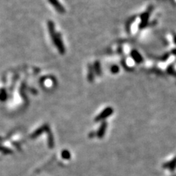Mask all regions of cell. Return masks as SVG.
I'll return each mask as SVG.
<instances>
[{"instance_id": "obj_1", "label": "cell", "mask_w": 176, "mask_h": 176, "mask_svg": "<svg viewBox=\"0 0 176 176\" xmlns=\"http://www.w3.org/2000/svg\"><path fill=\"white\" fill-rule=\"evenodd\" d=\"M48 29H49L50 35H51L52 40H54V43L55 45H56V46L57 47L58 50L60 51V53L64 54L65 52L64 45H63V42H62L61 37H60V35L55 33L54 23H52L51 22H49L48 24Z\"/></svg>"}, {"instance_id": "obj_2", "label": "cell", "mask_w": 176, "mask_h": 176, "mask_svg": "<svg viewBox=\"0 0 176 176\" xmlns=\"http://www.w3.org/2000/svg\"><path fill=\"white\" fill-rule=\"evenodd\" d=\"M112 112H113V110H112V108H110V107H108V108L105 109V110L103 111L100 115H98L97 117H96L95 121H100V120H103V119L107 118V117L112 115Z\"/></svg>"}, {"instance_id": "obj_3", "label": "cell", "mask_w": 176, "mask_h": 176, "mask_svg": "<svg viewBox=\"0 0 176 176\" xmlns=\"http://www.w3.org/2000/svg\"><path fill=\"white\" fill-rule=\"evenodd\" d=\"M48 1H49V2L54 6V7L57 10L58 13H65L64 7H63V5L60 4V1H59L58 0H48Z\"/></svg>"}, {"instance_id": "obj_4", "label": "cell", "mask_w": 176, "mask_h": 176, "mask_svg": "<svg viewBox=\"0 0 176 176\" xmlns=\"http://www.w3.org/2000/svg\"><path fill=\"white\" fill-rule=\"evenodd\" d=\"M175 167H176V158H175L173 160H172L171 161H169V162L167 163V164H165V165H164V168H167L169 169H173Z\"/></svg>"}, {"instance_id": "obj_5", "label": "cell", "mask_w": 176, "mask_h": 176, "mask_svg": "<svg viewBox=\"0 0 176 176\" xmlns=\"http://www.w3.org/2000/svg\"><path fill=\"white\" fill-rule=\"evenodd\" d=\"M106 128H107V123H103L101 126L100 127V129H99L98 133V136L99 137L101 138L104 136V133H105V131H106Z\"/></svg>"}, {"instance_id": "obj_6", "label": "cell", "mask_w": 176, "mask_h": 176, "mask_svg": "<svg viewBox=\"0 0 176 176\" xmlns=\"http://www.w3.org/2000/svg\"><path fill=\"white\" fill-rule=\"evenodd\" d=\"M132 55H133V58H134V60H136V61H137V62L141 61L142 57H141V56H140V55L139 54L137 53V52L133 51V53H132Z\"/></svg>"}, {"instance_id": "obj_7", "label": "cell", "mask_w": 176, "mask_h": 176, "mask_svg": "<svg viewBox=\"0 0 176 176\" xmlns=\"http://www.w3.org/2000/svg\"><path fill=\"white\" fill-rule=\"evenodd\" d=\"M62 156H63V157L66 159H70V157H71V154H70V153L68 152V151H63Z\"/></svg>"}, {"instance_id": "obj_8", "label": "cell", "mask_w": 176, "mask_h": 176, "mask_svg": "<svg viewBox=\"0 0 176 176\" xmlns=\"http://www.w3.org/2000/svg\"><path fill=\"white\" fill-rule=\"evenodd\" d=\"M95 70H96V72H97L98 74H99V73H101L100 65H99L98 63H96L95 65Z\"/></svg>"}, {"instance_id": "obj_9", "label": "cell", "mask_w": 176, "mask_h": 176, "mask_svg": "<svg viewBox=\"0 0 176 176\" xmlns=\"http://www.w3.org/2000/svg\"><path fill=\"white\" fill-rule=\"evenodd\" d=\"M118 70H119L118 67H117V66H112V68H111V71H112V72H113V73H117V72H118Z\"/></svg>"}, {"instance_id": "obj_10", "label": "cell", "mask_w": 176, "mask_h": 176, "mask_svg": "<svg viewBox=\"0 0 176 176\" xmlns=\"http://www.w3.org/2000/svg\"><path fill=\"white\" fill-rule=\"evenodd\" d=\"M174 176H176V175H174Z\"/></svg>"}]
</instances>
